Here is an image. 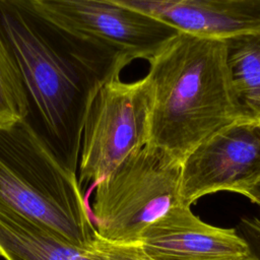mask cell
<instances>
[{
	"label": "cell",
	"instance_id": "cell-2",
	"mask_svg": "<svg viewBox=\"0 0 260 260\" xmlns=\"http://www.w3.org/2000/svg\"><path fill=\"white\" fill-rule=\"evenodd\" d=\"M147 62L148 143L181 164L214 133L248 119L234 87L224 39L178 31Z\"/></svg>",
	"mask_w": 260,
	"mask_h": 260
},
{
	"label": "cell",
	"instance_id": "cell-16",
	"mask_svg": "<svg viewBox=\"0 0 260 260\" xmlns=\"http://www.w3.org/2000/svg\"><path fill=\"white\" fill-rule=\"evenodd\" d=\"M240 260H260L258 257H256L255 255H253L251 252L246 256V257H244V258H242V259H240Z\"/></svg>",
	"mask_w": 260,
	"mask_h": 260
},
{
	"label": "cell",
	"instance_id": "cell-5",
	"mask_svg": "<svg viewBox=\"0 0 260 260\" xmlns=\"http://www.w3.org/2000/svg\"><path fill=\"white\" fill-rule=\"evenodd\" d=\"M152 88L146 76L103 84L84 123L78 161L79 185L94 186L127 156L148 143Z\"/></svg>",
	"mask_w": 260,
	"mask_h": 260
},
{
	"label": "cell",
	"instance_id": "cell-15",
	"mask_svg": "<svg viewBox=\"0 0 260 260\" xmlns=\"http://www.w3.org/2000/svg\"><path fill=\"white\" fill-rule=\"evenodd\" d=\"M244 196L247 197L254 204L258 205L260 208V182L252 190H250L248 193H246Z\"/></svg>",
	"mask_w": 260,
	"mask_h": 260
},
{
	"label": "cell",
	"instance_id": "cell-6",
	"mask_svg": "<svg viewBox=\"0 0 260 260\" xmlns=\"http://www.w3.org/2000/svg\"><path fill=\"white\" fill-rule=\"evenodd\" d=\"M63 31L124 60L148 61L179 30L145 13L104 0H26Z\"/></svg>",
	"mask_w": 260,
	"mask_h": 260
},
{
	"label": "cell",
	"instance_id": "cell-8",
	"mask_svg": "<svg viewBox=\"0 0 260 260\" xmlns=\"http://www.w3.org/2000/svg\"><path fill=\"white\" fill-rule=\"evenodd\" d=\"M139 246L153 260H240L250 253L235 229L206 223L181 203L143 231Z\"/></svg>",
	"mask_w": 260,
	"mask_h": 260
},
{
	"label": "cell",
	"instance_id": "cell-7",
	"mask_svg": "<svg viewBox=\"0 0 260 260\" xmlns=\"http://www.w3.org/2000/svg\"><path fill=\"white\" fill-rule=\"evenodd\" d=\"M260 182V120L242 119L220 129L182 162L179 198L190 206L219 191L245 195Z\"/></svg>",
	"mask_w": 260,
	"mask_h": 260
},
{
	"label": "cell",
	"instance_id": "cell-9",
	"mask_svg": "<svg viewBox=\"0 0 260 260\" xmlns=\"http://www.w3.org/2000/svg\"><path fill=\"white\" fill-rule=\"evenodd\" d=\"M151 16L179 31L225 39L260 32V0H104Z\"/></svg>",
	"mask_w": 260,
	"mask_h": 260
},
{
	"label": "cell",
	"instance_id": "cell-11",
	"mask_svg": "<svg viewBox=\"0 0 260 260\" xmlns=\"http://www.w3.org/2000/svg\"><path fill=\"white\" fill-rule=\"evenodd\" d=\"M235 90L248 119L260 120V32L225 38Z\"/></svg>",
	"mask_w": 260,
	"mask_h": 260
},
{
	"label": "cell",
	"instance_id": "cell-4",
	"mask_svg": "<svg viewBox=\"0 0 260 260\" xmlns=\"http://www.w3.org/2000/svg\"><path fill=\"white\" fill-rule=\"evenodd\" d=\"M182 164L147 143L96 183L90 213L96 233L121 245H140L143 231L181 203Z\"/></svg>",
	"mask_w": 260,
	"mask_h": 260
},
{
	"label": "cell",
	"instance_id": "cell-1",
	"mask_svg": "<svg viewBox=\"0 0 260 260\" xmlns=\"http://www.w3.org/2000/svg\"><path fill=\"white\" fill-rule=\"evenodd\" d=\"M0 28L24 86V120L77 174L86 116L98 91L128 65L40 16L26 0H0Z\"/></svg>",
	"mask_w": 260,
	"mask_h": 260
},
{
	"label": "cell",
	"instance_id": "cell-3",
	"mask_svg": "<svg viewBox=\"0 0 260 260\" xmlns=\"http://www.w3.org/2000/svg\"><path fill=\"white\" fill-rule=\"evenodd\" d=\"M0 205L75 245L95 233L77 174L26 120L0 124Z\"/></svg>",
	"mask_w": 260,
	"mask_h": 260
},
{
	"label": "cell",
	"instance_id": "cell-10",
	"mask_svg": "<svg viewBox=\"0 0 260 260\" xmlns=\"http://www.w3.org/2000/svg\"><path fill=\"white\" fill-rule=\"evenodd\" d=\"M95 233L85 245H75L0 205V257L5 260H106Z\"/></svg>",
	"mask_w": 260,
	"mask_h": 260
},
{
	"label": "cell",
	"instance_id": "cell-12",
	"mask_svg": "<svg viewBox=\"0 0 260 260\" xmlns=\"http://www.w3.org/2000/svg\"><path fill=\"white\" fill-rule=\"evenodd\" d=\"M28 106L22 79L0 28V124L24 120Z\"/></svg>",
	"mask_w": 260,
	"mask_h": 260
},
{
	"label": "cell",
	"instance_id": "cell-13",
	"mask_svg": "<svg viewBox=\"0 0 260 260\" xmlns=\"http://www.w3.org/2000/svg\"><path fill=\"white\" fill-rule=\"evenodd\" d=\"M99 247L106 260H153L139 245H121L102 238L96 233Z\"/></svg>",
	"mask_w": 260,
	"mask_h": 260
},
{
	"label": "cell",
	"instance_id": "cell-14",
	"mask_svg": "<svg viewBox=\"0 0 260 260\" xmlns=\"http://www.w3.org/2000/svg\"><path fill=\"white\" fill-rule=\"evenodd\" d=\"M239 228L240 235L248 244L250 252L260 259V218L242 217Z\"/></svg>",
	"mask_w": 260,
	"mask_h": 260
}]
</instances>
